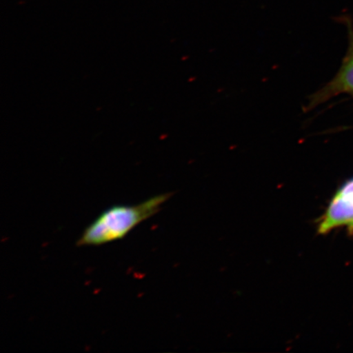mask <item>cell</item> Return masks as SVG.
<instances>
[{
	"instance_id": "obj_3",
	"label": "cell",
	"mask_w": 353,
	"mask_h": 353,
	"mask_svg": "<svg viewBox=\"0 0 353 353\" xmlns=\"http://www.w3.org/2000/svg\"><path fill=\"white\" fill-rule=\"evenodd\" d=\"M335 195H337L339 196H341L344 199H346V200L350 201L352 204L353 205V192L350 194H341L339 192L335 193Z\"/></svg>"
},
{
	"instance_id": "obj_2",
	"label": "cell",
	"mask_w": 353,
	"mask_h": 353,
	"mask_svg": "<svg viewBox=\"0 0 353 353\" xmlns=\"http://www.w3.org/2000/svg\"><path fill=\"white\" fill-rule=\"evenodd\" d=\"M347 26L348 48L341 68L332 81L321 88L309 98L305 112L319 107V105L338 95L350 94L353 96V28L351 19H344Z\"/></svg>"
},
{
	"instance_id": "obj_1",
	"label": "cell",
	"mask_w": 353,
	"mask_h": 353,
	"mask_svg": "<svg viewBox=\"0 0 353 353\" xmlns=\"http://www.w3.org/2000/svg\"><path fill=\"white\" fill-rule=\"evenodd\" d=\"M172 193L161 194L134 205H114L101 213L85 228L77 246H95L123 239L132 229L152 218Z\"/></svg>"
}]
</instances>
